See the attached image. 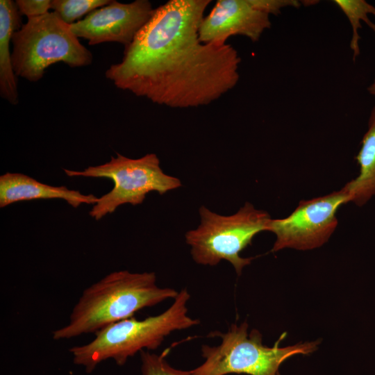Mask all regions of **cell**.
<instances>
[{
    "label": "cell",
    "mask_w": 375,
    "mask_h": 375,
    "mask_svg": "<svg viewBox=\"0 0 375 375\" xmlns=\"http://www.w3.org/2000/svg\"><path fill=\"white\" fill-rule=\"evenodd\" d=\"M15 3L21 15L28 19L42 16L51 9V0H17Z\"/></svg>",
    "instance_id": "obj_17"
},
{
    "label": "cell",
    "mask_w": 375,
    "mask_h": 375,
    "mask_svg": "<svg viewBox=\"0 0 375 375\" xmlns=\"http://www.w3.org/2000/svg\"><path fill=\"white\" fill-rule=\"evenodd\" d=\"M22 19L15 1H0V94L12 105L19 101L17 76L12 63L10 43L14 33L21 28Z\"/></svg>",
    "instance_id": "obj_12"
},
{
    "label": "cell",
    "mask_w": 375,
    "mask_h": 375,
    "mask_svg": "<svg viewBox=\"0 0 375 375\" xmlns=\"http://www.w3.org/2000/svg\"><path fill=\"white\" fill-rule=\"evenodd\" d=\"M347 203L348 196L342 188L322 197L302 200L289 216L272 219L268 231L276 235L272 251L285 248L308 250L321 247L338 226V210Z\"/></svg>",
    "instance_id": "obj_8"
},
{
    "label": "cell",
    "mask_w": 375,
    "mask_h": 375,
    "mask_svg": "<svg viewBox=\"0 0 375 375\" xmlns=\"http://www.w3.org/2000/svg\"><path fill=\"white\" fill-rule=\"evenodd\" d=\"M210 0H169L154 8L106 71L119 89L172 108L208 105L238 83L241 62L229 44L203 43L199 29Z\"/></svg>",
    "instance_id": "obj_1"
},
{
    "label": "cell",
    "mask_w": 375,
    "mask_h": 375,
    "mask_svg": "<svg viewBox=\"0 0 375 375\" xmlns=\"http://www.w3.org/2000/svg\"><path fill=\"white\" fill-rule=\"evenodd\" d=\"M333 3L340 8L351 25L350 49L353 53V60L355 62L360 53V37L358 33V29L362 27L360 22H364L375 33V24L368 17L369 15L375 16V7L364 0H334Z\"/></svg>",
    "instance_id": "obj_14"
},
{
    "label": "cell",
    "mask_w": 375,
    "mask_h": 375,
    "mask_svg": "<svg viewBox=\"0 0 375 375\" xmlns=\"http://www.w3.org/2000/svg\"><path fill=\"white\" fill-rule=\"evenodd\" d=\"M262 0H218L203 18L199 38L206 44H226L233 35H242L255 42L270 28V15Z\"/></svg>",
    "instance_id": "obj_10"
},
{
    "label": "cell",
    "mask_w": 375,
    "mask_h": 375,
    "mask_svg": "<svg viewBox=\"0 0 375 375\" xmlns=\"http://www.w3.org/2000/svg\"><path fill=\"white\" fill-rule=\"evenodd\" d=\"M190 294L185 288L178 292L164 312L144 319L134 317L114 323L96 333L88 343L69 349L74 364L91 373L101 362L112 359L118 365L142 350H155L176 331L190 328L199 320L188 315Z\"/></svg>",
    "instance_id": "obj_3"
},
{
    "label": "cell",
    "mask_w": 375,
    "mask_h": 375,
    "mask_svg": "<svg viewBox=\"0 0 375 375\" xmlns=\"http://www.w3.org/2000/svg\"><path fill=\"white\" fill-rule=\"evenodd\" d=\"M367 90L370 94L375 96V78L372 83L367 87Z\"/></svg>",
    "instance_id": "obj_18"
},
{
    "label": "cell",
    "mask_w": 375,
    "mask_h": 375,
    "mask_svg": "<svg viewBox=\"0 0 375 375\" xmlns=\"http://www.w3.org/2000/svg\"><path fill=\"white\" fill-rule=\"evenodd\" d=\"M64 172L70 177L106 178L112 181V189L99 197L89 212L95 220L114 212L124 204L142 203L151 192L164 194L181 186L180 179L162 171L155 153L130 158L117 153L116 157L111 156L110 161L104 164L89 166L83 170L64 169Z\"/></svg>",
    "instance_id": "obj_7"
},
{
    "label": "cell",
    "mask_w": 375,
    "mask_h": 375,
    "mask_svg": "<svg viewBox=\"0 0 375 375\" xmlns=\"http://www.w3.org/2000/svg\"><path fill=\"white\" fill-rule=\"evenodd\" d=\"M178 293L173 288L158 286L153 272H112L83 291L67 324L54 330L52 338L62 340L95 334L143 308L174 299Z\"/></svg>",
    "instance_id": "obj_2"
},
{
    "label": "cell",
    "mask_w": 375,
    "mask_h": 375,
    "mask_svg": "<svg viewBox=\"0 0 375 375\" xmlns=\"http://www.w3.org/2000/svg\"><path fill=\"white\" fill-rule=\"evenodd\" d=\"M110 0H51V9L66 24L80 21L84 15L108 4Z\"/></svg>",
    "instance_id": "obj_15"
},
{
    "label": "cell",
    "mask_w": 375,
    "mask_h": 375,
    "mask_svg": "<svg viewBox=\"0 0 375 375\" xmlns=\"http://www.w3.org/2000/svg\"><path fill=\"white\" fill-rule=\"evenodd\" d=\"M169 349L160 354L142 350L140 352L141 372L142 375H191L190 371H183L172 367L167 361Z\"/></svg>",
    "instance_id": "obj_16"
},
{
    "label": "cell",
    "mask_w": 375,
    "mask_h": 375,
    "mask_svg": "<svg viewBox=\"0 0 375 375\" xmlns=\"http://www.w3.org/2000/svg\"><path fill=\"white\" fill-rule=\"evenodd\" d=\"M12 63L16 76L37 82L51 65L62 62L71 67L92 62L91 51L54 12L28 19L12 38Z\"/></svg>",
    "instance_id": "obj_5"
},
{
    "label": "cell",
    "mask_w": 375,
    "mask_h": 375,
    "mask_svg": "<svg viewBox=\"0 0 375 375\" xmlns=\"http://www.w3.org/2000/svg\"><path fill=\"white\" fill-rule=\"evenodd\" d=\"M153 10L148 0L126 3L112 0L69 26L78 38L87 40L90 45L117 42L126 47L147 23Z\"/></svg>",
    "instance_id": "obj_9"
},
{
    "label": "cell",
    "mask_w": 375,
    "mask_h": 375,
    "mask_svg": "<svg viewBox=\"0 0 375 375\" xmlns=\"http://www.w3.org/2000/svg\"><path fill=\"white\" fill-rule=\"evenodd\" d=\"M62 199L73 208L81 204L94 205V194H84L65 186H52L21 173L6 172L0 176V207L17 201L34 199Z\"/></svg>",
    "instance_id": "obj_11"
},
{
    "label": "cell",
    "mask_w": 375,
    "mask_h": 375,
    "mask_svg": "<svg viewBox=\"0 0 375 375\" xmlns=\"http://www.w3.org/2000/svg\"><path fill=\"white\" fill-rule=\"evenodd\" d=\"M360 144L355 158L360 167L359 174L342 188L349 202L358 206L365 205L375 195V106L371 110L367 130Z\"/></svg>",
    "instance_id": "obj_13"
},
{
    "label": "cell",
    "mask_w": 375,
    "mask_h": 375,
    "mask_svg": "<svg viewBox=\"0 0 375 375\" xmlns=\"http://www.w3.org/2000/svg\"><path fill=\"white\" fill-rule=\"evenodd\" d=\"M249 325L243 322L233 324L226 333L210 332L208 336L219 338L218 346L203 344L201 355L205 361L190 370L191 375H280L281 365L288 358L297 355H308L315 351L319 341L298 343L280 347L279 343L286 333H283L272 347L264 345L262 334L256 329L248 333Z\"/></svg>",
    "instance_id": "obj_4"
},
{
    "label": "cell",
    "mask_w": 375,
    "mask_h": 375,
    "mask_svg": "<svg viewBox=\"0 0 375 375\" xmlns=\"http://www.w3.org/2000/svg\"><path fill=\"white\" fill-rule=\"evenodd\" d=\"M199 226L185 235L192 259L197 264L209 266L226 260L240 276L254 258H242L240 253L251 244L255 235L268 231L269 215L249 202L233 215H219L204 206L199 208Z\"/></svg>",
    "instance_id": "obj_6"
}]
</instances>
